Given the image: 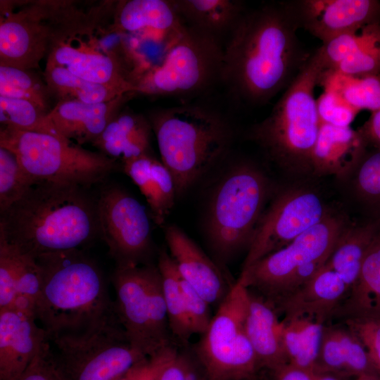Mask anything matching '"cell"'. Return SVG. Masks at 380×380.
Listing matches in <instances>:
<instances>
[{"label": "cell", "instance_id": "obj_25", "mask_svg": "<svg viewBox=\"0 0 380 380\" xmlns=\"http://www.w3.org/2000/svg\"><path fill=\"white\" fill-rule=\"evenodd\" d=\"M316 369L350 379L378 374L361 341L342 322L324 324Z\"/></svg>", "mask_w": 380, "mask_h": 380}, {"label": "cell", "instance_id": "obj_35", "mask_svg": "<svg viewBox=\"0 0 380 380\" xmlns=\"http://www.w3.org/2000/svg\"><path fill=\"white\" fill-rule=\"evenodd\" d=\"M320 82L325 91L336 93L357 112L380 110V75L348 77L324 70Z\"/></svg>", "mask_w": 380, "mask_h": 380}, {"label": "cell", "instance_id": "obj_1", "mask_svg": "<svg viewBox=\"0 0 380 380\" xmlns=\"http://www.w3.org/2000/svg\"><path fill=\"white\" fill-rule=\"evenodd\" d=\"M288 3L244 13L223 49L220 80L246 102L263 103L287 87L306 62Z\"/></svg>", "mask_w": 380, "mask_h": 380}, {"label": "cell", "instance_id": "obj_50", "mask_svg": "<svg viewBox=\"0 0 380 380\" xmlns=\"http://www.w3.org/2000/svg\"><path fill=\"white\" fill-rule=\"evenodd\" d=\"M233 380H264V379L260 375L259 373H257L253 376H250L244 377L241 379H233Z\"/></svg>", "mask_w": 380, "mask_h": 380}, {"label": "cell", "instance_id": "obj_7", "mask_svg": "<svg viewBox=\"0 0 380 380\" xmlns=\"http://www.w3.org/2000/svg\"><path fill=\"white\" fill-rule=\"evenodd\" d=\"M0 147L16 156L35 184L50 183L87 188L102 182L116 160L60 136L1 126Z\"/></svg>", "mask_w": 380, "mask_h": 380}, {"label": "cell", "instance_id": "obj_31", "mask_svg": "<svg viewBox=\"0 0 380 380\" xmlns=\"http://www.w3.org/2000/svg\"><path fill=\"white\" fill-rule=\"evenodd\" d=\"M187 26L217 37L232 31L244 12L243 4L236 0H171Z\"/></svg>", "mask_w": 380, "mask_h": 380}, {"label": "cell", "instance_id": "obj_23", "mask_svg": "<svg viewBox=\"0 0 380 380\" xmlns=\"http://www.w3.org/2000/svg\"><path fill=\"white\" fill-rule=\"evenodd\" d=\"M348 293L340 276L324 265L305 284L274 309L279 316H308L329 322Z\"/></svg>", "mask_w": 380, "mask_h": 380}, {"label": "cell", "instance_id": "obj_28", "mask_svg": "<svg viewBox=\"0 0 380 380\" xmlns=\"http://www.w3.org/2000/svg\"><path fill=\"white\" fill-rule=\"evenodd\" d=\"M153 131L148 119L122 109L107 125L92 145L100 152L124 163L149 154Z\"/></svg>", "mask_w": 380, "mask_h": 380}, {"label": "cell", "instance_id": "obj_10", "mask_svg": "<svg viewBox=\"0 0 380 380\" xmlns=\"http://www.w3.org/2000/svg\"><path fill=\"white\" fill-rule=\"evenodd\" d=\"M222 56L217 37L186 25L159 62L135 77L134 94L184 96L201 91L220 79Z\"/></svg>", "mask_w": 380, "mask_h": 380}, {"label": "cell", "instance_id": "obj_27", "mask_svg": "<svg viewBox=\"0 0 380 380\" xmlns=\"http://www.w3.org/2000/svg\"><path fill=\"white\" fill-rule=\"evenodd\" d=\"M346 319L380 322V232L365 256L356 282L330 322Z\"/></svg>", "mask_w": 380, "mask_h": 380}, {"label": "cell", "instance_id": "obj_49", "mask_svg": "<svg viewBox=\"0 0 380 380\" xmlns=\"http://www.w3.org/2000/svg\"><path fill=\"white\" fill-rule=\"evenodd\" d=\"M354 380H380V376L376 374H365L357 376Z\"/></svg>", "mask_w": 380, "mask_h": 380}, {"label": "cell", "instance_id": "obj_37", "mask_svg": "<svg viewBox=\"0 0 380 380\" xmlns=\"http://www.w3.org/2000/svg\"><path fill=\"white\" fill-rule=\"evenodd\" d=\"M0 122L1 126L13 129L60 136L51 123L48 113L23 99L0 96Z\"/></svg>", "mask_w": 380, "mask_h": 380}, {"label": "cell", "instance_id": "obj_9", "mask_svg": "<svg viewBox=\"0 0 380 380\" xmlns=\"http://www.w3.org/2000/svg\"><path fill=\"white\" fill-rule=\"evenodd\" d=\"M115 310L129 344L153 358L172 343L157 265L116 266L112 274Z\"/></svg>", "mask_w": 380, "mask_h": 380}, {"label": "cell", "instance_id": "obj_42", "mask_svg": "<svg viewBox=\"0 0 380 380\" xmlns=\"http://www.w3.org/2000/svg\"><path fill=\"white\" fill-rule=\"evenodd\" d=\"M180 286L193 334H203L212 318L211 305L179 275Z\"/></svg>", "mask_w": 380, "mask_h": 380}, {"label": "cell", "instance_id": "obj_5", "mask_svg": "<svg viewBox=\"0 0 380 380\" xmlns=\"http://www.w3.org/2000/svg\"><path fill=\"white\" fill-rule=\"evenodd\" d=\"M103 7L84 13L77 9L58 29L46 57L47 64L61 66L84 80L134 94L137 70L134 55L110 25L103 28Z\"/></svg>", "mask_w": 380, "mask_h": 380}, {"label": "cell", "instance_id": "obj_6", "mask_svg": "<svg viewBox=\"0 0 380 380\" xmlns=\"http://www.w3.org/2000/svg\"><path fill=\"white\" fill-rule=\"evenodd\" d=\"M324 70L317 49L310 56L270 114L251 130V137L284 165H310L322 124L314 91Z\"/></svg>", "mask_w": 380, "mask_h": 380}, {"label": "cell", "instance_id": "obj_32", "mask_svg": "<svg viewBox=\"0 0 380 380\" xmlns=\"http://www.w3.org/2000/svg\"><path fill=\"white\" fill-rule=\"evenodd\" d=\"M280 322L288 365L316 368L324 324L308 316L283 317Z\"/></svg>", "mask_w": 380, "mask_h": 380}, {"label": "cell", "instance_id": "obj_38", "mask_svg": "<svg viewBox=\"0 0 380 380\" xmlns=\"http://www.w3.org/2000/svg\"><path fill=\"white\" fill-rule=\"evenodd\" d=\"M35 184L11 151L0 147V212L8 209Z\"/></svg>", "mask_w": 380, "mask_h": 380}, {"label": "cell", "instance_id": "obj_21", "mask_svg": "<svg viewBox=\"0 0 380 380\" xmlns=\"http://www.w3.org/2000/svg\"><path fill=\"white\" fill-rule=\"evenodd\" d=\"M113 16L116 30L167 46L186 26L171 0L121 1L116 4Z\"/></svg>", "mask_w": 380, "mask_h": 380}, {"label": "cell", "instance_id": "obj_33", "mask_svg": "<svg viewBox=\"0 0 380 380\" xmlns=\"http://www.w3.org/2000/svg\"><path fill=\"white\" fill-rule=\"evenodd\" d=\"M43 75L52 97L57 102L78 101L87 103H98L129 93L112 85L84 80L63 67L51 64L46 63Z\"/></svg>", "mask_w": 380, "mask_h": 380}, {"label": "cell", "instance_id": "obj_41", "mask_svg": "<svg viewBox=\"0 0 380 380\" xmlns=\"http://www.w3.org/2000/svg\"><path fill=\"white\" fill-rule=\"evenodd\" d=\"M19 253L0 234V310L11 308L16 297Z\"/></svg>", "mask_w": 380, "mask_h": 380}, {"label": "cell", "instance_id": "obj_39", "mask_svg": "<svg viewBox=\"0 0 380 380\" xmlns=\"http://www.w3.org/2000/svg\"><path fill=\"white\" fill-rule=\"evenodd\" d=\"M19 252L16 297L11 308L36 317V308L42 289L41 269L35 258L20 251Z\"/></svg>", "mask_w": 380, "mask_h": 380}, {"label": "cell", "instance_id": "obj_34", "mask_svg": "<svg viewBox=\"0 0 380 380\" xmlns=\"http://www.w3.org/2000/svg\"><path fill=\"white\" fill-rule=\"evenodd\" d=\"M157 266L161 275L173 341L177 347L189 346L193 333L181 289L179 275L172 258L165 249L159 252Z\"/></svg>", "mask_w": 380, "mask_h": 380}, {"label": "cell", "instance_id": "obj_4", "mask_svg": "<svg viewBox=\"0 0 380 380\" xmlns=\"http://www.w3.org/2000/svg\"><path fill=\"white\" fill-rule=\"evenodd\" d=\"M161 162L171 173L177 194L187 189L227 151L230 128L217 113L200 106L161 108L148 118Z\"/></svg>", "mask_w": 380, "mask_h": 380}, {"label": "cell", "instance_id": "obj_18", "mask_svg": "<svg viewBox=\"0 0 380 380\" xmlns=\"http://www.w3.org/2000/svg\"><path fill=\"white\" fill-rule=\"evenodd\" d=\"M165 237L180 277L211 306L218 308L234 283L229 284L217 265L177 227L168 226Z\"/></svg>", "mask_w": 380, "mask_h": 380}, {"label": "cell", "instance_id": "obj_40", "mask_svg": "<svg viewBox=\"0 0 380 380\" xmlns=\"http://www.w3.org/2000/svg\"><path fill=\"white\" fill-rule=\"evenodd\" d=\"M357 168V191L380 220V150L366 153Z\"/></svg>", "mask_w": 380, "mask_h": 380}, {"label": "cell", "instance_id": "obj_14", "mask_svg": "<svg viewBox=\"0 0 380 380\" xmlns=\"http://www.w3.org/2000/svg\"><path fill=\"white\" fill-rule=\"evenodd\" d=\"M72 6L71 2L40 1L21 4L14 11L9 1H1L0 65L38 68Z\"/></svg>", "mask_w": 380, "mask_h": 380}, {"label": "cell", "instance_id": "obj_22", "mask_svg": "<svg viewBox=\"0 0 380 380\" xmlns=\"http://www.w3.org/2000/svg\"><path fill=\"white\" fill-rule=\"evenodd\" d=\"M136 95L125 93L106 102L87 103L78 101H58L48 113L56 132L77 144L93 143L110 121Z\"/></svg>", "mask_w": 380, "mask_h": 380}, {"label": "cell", "instance_id": "obj_45", "mask_svg": "<svg viewBox=\"0 0 380 380\" xmlns=\"http://www.w3.org/2000/svg\"><path fill=\"white\" fill-rule=\"evenodd\" d=\"M338 322L345 323L357 335L380 376V322L361 319H346Z\"/></svg>", "mask_w": 380, "mask_h": 380}, {"label": "cell", "instance_id": "obj_46", "mask_svg": "<svg viewBox=\"0 0 380 380\" xmlns=\"http://www.w3.org/2000/svg\"><path fill=\"white\" fill-rule=\"evenodd\" d=\"M258 373L264 380H350V378L316 368L302 369L289 365Z\"/></svg>", "mask_w": 380, "mask_h": 380}, {"label": "cell", "instance_id": "obj_29", "mask_svg": "<svg viewBox=\"0 0 380 380\" xmlns=\"http://www.w3.org/2000/svg\"><path fill=\"white\" fill-rule=\"evenodd\" d=\"M122 168L145 197L154 222L162 225L177 194L170 171L150 153L125 162Z\"/></svg>", "mask_w": 380, "mask_h": 380}, {"label": "cell", "instance_id": "obj_20", "mask_svg": "<svg viewBox=\"0 0 380 380\" xmlns=\"http://www.w3.org/2000/svg\"><path fill=\"white\" fill-rule=\"evenodd\" d=\"M318 51L325 71L348 77L380 75V23L337 36Z\"/></svg>", "mask_w": 380, "mask_h": 380}, {"label": "cell", "instance_id": "obj_26", "mask_svg": "<svg viewBox=\"0 0 380 380\" xmlns=\"http://www.w3.org/2000/svg\"><path fill=\"white\" fill-rule=\"evenodd\" d=\"M248 291L246 330L255 355L258 372L288 365L279 315L261 296Z\"/></svg>", "mask_w": 380, "mask_h": 380}, {"label": "cell", "instance_id": "obj_2", "mask_svg": "<svg viewBox=\"0 0 380 380\" xmlns=\"http://www.w3.org/2000/svg\"><path fill=\"white\" fill-rule=\"evenodd\" d=\"M86 188L40 183L1 213L0 234L34 258L81 249L99 234L96 200Z\"/></svg>", "mask_w": 380, "mask_h": 380}, {"label": "cell", "instance_id": "obj_44", "mask_svg": "<svg viewBox=\"0 0 380 380\" xmlns=\"http://www.w3.org/2000/svg\"><path fill=\"white\" fill-rule=\"evenodd\" d=\"M317 106L321 122L337 127H350L357 113L338 94L329 91H325L317 99Z\"/></svg>", "mask_w": 380, "mask_h": 380}, {"label": "cell", "instance_id": "obj_12", "mask_svg": "<svg viewBox=\"0 0 380 380\" xmlns=\"http://www.w3.org/2000/svg\"><path fill=\"white\" fill-rule=\"evenodd\" d=\"M49 340L68 380H120L149 359L129 344L120 324Z\"/></svg>", "mask_w": 380, "mask_h": 380}, {"label": "cell", "instance_id": "obj_30", "mask_svg": "<svg viewBox=\"0 0 380 380\" xmlns=\"http://www.w3.org/2000/svg\"><path fill=\"white\" fill-rule=\"evenodd\" d=\"M380 232V220L345 228L338 237L325 265L337 273L348 291L356 282L365 256Z\"/></svg>", "mask_w": 380, "mask_h": 380}, {"label": "cell", "instance_id": "obj_16", "mask_svg": "<svg viewBox=\"0 0 380 380\" xmlns=\"http://www.w3.org/2000/svg\"><path fill=\"white\" fill-rule=\"evenodd\" d=\"M327 215L322 201L313 192L290 190L281 194L260 218L242 270L284 248Z\"/></svg>", "mask_w": 380, "mask_h": 380}, {"label": "cell", "instance_id": "obj_8", "mask_svg": "<svg viewBox=\"0 0 380 380\" xmlns=\"http://www.w3.org/2000/svg\"><path fill=\"white\" fill-rule=\"evenodd\" d=\"M267 189L265 177L246 165L232 169L217 186L209 205L207 236L220 262L248 249L263 215Z\"/></svg>", "mask_w": 380, "mask_h": 380}, {"label": "cell", "instance_id": "obj_13", "mask_svg": "<svg viewBox=\"0 0 380 380\" xmlns=\"http://www.w3.org/2000/svg\"><path fill=\"white\" fill-rule=\"evenodd\" d=\"M344 229L340 218L329 215L284 248L242 270L238 279L274 308L287 296L291 280L302 266L328 259Z\"/></svg>", "mask_w": 380, "mask_h": 380}, {"label": "cell", "instance_id": "obj_17", "mask_svg": "<svg viewBox=\"0 0 380 380\" xmlns=\"http://www.w3.org/2000/svg\"><path fill=\"white\" fill-rule=\"evenodd\" d=\"M299 27L322 44L362 26L380 23V2L374 0H300L287 2Z\"/></svg>", "mask_w": 380, "mask_h": 380}, {"label": "cell", "instance_id": "obj_47", "mask_svg": "<svg viewBox=\"0 0 380 380\" xmlns=\"http://www.w3.org/2000/svg\"><path fill=\"white\" fill-rule=\"evenodd\" d=\"M177 347L170 350L159 367L156 380H184L182 369L176 358Z\"/></svg>", "mask_w": 380, "mask_h": 380}, {"label": "cell", "instance_id": "obj_19", "mask_svg": "<svg viewBox=\"0 0 380 380\" xmlns=\"http://www.w3.org/2000/svg\"><path fill=\"white\" fill-rule=\"evenodd\" d=\"M37 321L15 308L0 310V380H19L49 340Z\"/></svg>", "mask_w": 380, "mask_h": 380}, {"label": "cell", "instance_id": "obj_43", "mask_svg": "<svg viewBox=\"0 0 380 380\" xmlns=\"http://www.w3.org/2000/svg\"><path fill=\"white\" fill-rule=\"evenodd\" d=\"M50 342L45 343L19 380H68Z\"/></svg>", "mask_w": 380, "mask_h": 380}, {"label": "cell", "instance_id": "obj_15", "mask_svg": "<svg viewBox=\"0 0 380 380\" xmlns=\"http://www.w3.org/2000/svg\"><path fill=\"white\" fill-rule=\"evenodd\" d=\"M96 211L99 234L116 266L148 264L152 240L145 208L125 190L109 186L101 190Z\"/></svg>", "mask_w": 380, "mask_h": 380}, {"label": "cell", "instance_id": "obj_24", "mask_svg": "<svg viewBox=\"0 0 380 380\" xmlns=\"http://www.w3.org/2000/svg\"><path fill=\"white\" fill-rule=\"evenodd\" d=\"M367 145L360 129L322 122L310 166L321 175L344 176L357 167Z\"/></svg>", "mask_w": 380, "mask_h": 380}, {"label": "cell", "instance_id": "obj_36", "mask_svg": "<svg viewBox=\"0 0 380 380\" xmlns=\"http://www.w3.org/2000/svg\"><path fill=\"white\" fill-rule=\"evenodd\" d=\"M0 96L28 101L48 113L51 110L49 89L32 70L0 65Z\"/></svg>", "mask_w": 380, "mask_h": 380}, {"label": "cell", "instance_id": "obj_3", "mask_svg": "<svg viewBox=\"0 0 380 380\" xmlns=\"http://www.w3.org/2000/svg\"><path fill=\"white\" fill-rule=\"evenodd\" d=\"M36 259L42 272L36 317L49 338L120 324L101 270L81 249Z\"/></svg>", "mask_w": 380, "mask_h": 380}, {"label": "cell", "instance_id": "obj_11", "mask_svg": "<svg viewBox=\"0 0 380 380\" xmlns=\"http://www.w3.org/2000/svg\"><path fill=\"white\" fill-rule=\"evenodd\" d=\"M248 305V289L237 279L201 338L192 346L211 380L238 379L258 372L246 330Z\"/></svg>", "mask_w": 380, "mask_h": 380}, {"label": "cell", "instance_id": "obj_48", "mask_svg": "<svg viewBox=\"0 0 380 380\" xmlns=\"http://www.w3.org/2000/svg\"><path fill=\"white\" fill-rule=\"evenodd\" d=\"M367 144L380 150V110L372 113L368 120L360 129Z\"/></svg>", "mask_w": 380, "mask_h": 380}]
</instances>
